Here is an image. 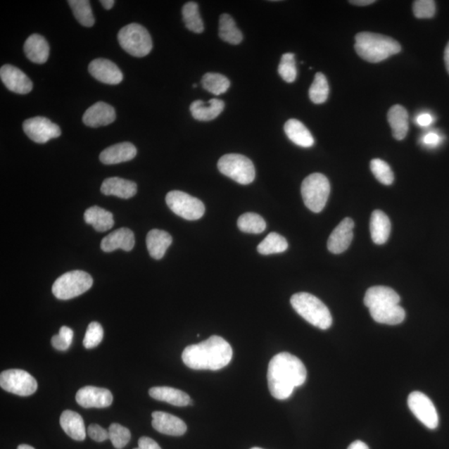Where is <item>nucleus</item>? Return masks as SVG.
<instances>
[{"mask_svg":"<svg viewBox=\"0 0 449 449\" xmlns=\"http://www.w3.org/2000/svg\"><path fill=\"white\" fill-rule=\"evenodd\" d=\"M307 377L305 366L296 356L279 353L270 361L267 380L270 393L277 400L291 397L295 388L304 384Z\"/></svg>","mask_w":449,"mask_h":449,"instance_id":"obj_1","label":"nucleus"},{"mask_svg":"<svg viewBox=\"0 0 449 449\" xmlns=\"http://www.w3.org/2000/svg\"><path fill=\"white\" fill-rule=\"evenodd\" d=\"M355 223L351 218L346 217L338 224L329 237L328 250L333 254H341L346 251L351 244L353 230Z\"/></svg>","mask_w":449,"mask_h":449,"instance_id":"obj_15","label":"nucleus"},{"mask_svg":"<svg viewBox=\"0 0 449 449\" xmlns=\"http://www.w3.org/2000/svg\"><path fill=\"white\" fill-rule=\"evenodd\" d=\"M25 55L31 62L42 64L48 61L49 45L43 36L33 34L25 41L24 46Z\"/></svg>","mask_w":449,"mask_h":449,"instance_id":"obj_25","label":"nucleus"},{"mask_svg":"<svg viewBox=\"0 0 449 449\" xmlns=\"http://www.w3.org/2000/svg\"><path fill=\"white\" fill-rule=\"evenodd\" d=\"M331 184L328 178L320 173H313L302 182L301 195L307 208L319 213L327 203Z\"/></svg>","mask_w":449,"mask_h":449,"instance_id":"obj_5","label":"nucleus"},{"mask_svg":"<svg viewBox=\"0 0 449 449\" xmlns=\"http://www.w3.org/2000/svg\"><path fill=\"white\" fill-rule=\"evenodd\" d=\"M100 3L102 4V6L105 9L109 11V9H111L113 7L115 1H113V0H102Z\"/></svg>","mask_w":449,"mask_h":449,"instance_id":"obj_52","label":"nucleus"},{"mask_svg":"<svg viewBox=\"0 0 449 449\" xmlns=\"http://www.w3.org/2000/svg\"><path fill=\"white\" fill-rule=\"evenodd\" d=\"M115 119V109L106 103L99 102L86 110L82 122L90 127H99L111 125Z\"/></svg>","mask_w":449,"mask_h":449,"instance_id":"obj_17","label":"nucleus"},{"mask_svg":"<svg viewBox=\"0 0 449 449\" xmlns=\"http://www.w3.org/2000/svg\"><path fill=\"white\" fill-rule=\"evenodd\" d=\"M149 396L154 400L174 406L184 407L191 404V398L186 393L171 387H153L149 389Z\"/></svg>","mask_w":449,"mask_h":449,"instance_id":"obj_28","label":"nucleus"},{"mask_svg":"<svg viewBox=\"0 0 449 449\" xmlns=\"http://www.w3.org/2000/svg\"><path fill=\"white\" fill-rule=\"evenodd\" d=\"M182 16L187 29L196 34L203 33L204 24L200 15L198 4L186 3L182 8Z\"/></svg>","mask_w":449,"mask_h":449,"instance_id":"obj_34","label":"nucleus"},{"mask_svg":"<svg viewBox=\"0 0 449 449\" xmlns=\"http://www.w3.org/2000/svg\"><path fill=\"white\" fill-rule=\"evenodd\" d=\"M217 167L223 175L241 185L253 182L255 169L248 158L240 154H227L220 158Z\"/></svg>","mask_w":449,"mask_h":449,"instance_id":"obj_8","label":"nucleus"},{"mask_svg":"<svg viewBox=\"0 0 449 449\" xmlns=\"http://www.w3.org/2000/svg\"><path fill=\"white\" fill-rule=\"evenodd\" d=\"M196 87H198V85L194 84V88H196Z\"/></svg>","mask_w":449,"mask_h":449,"instance_id":"obj_56","label":"nucleus"},{"mask_svg":"<svg viewBox=\"0 0 449 449\" xmlns=\"http://www.w3.org/2000/svg\"><path fill=\"white\" fill-rule=\"evenodd\" d=\"M73 338L72 329L63 327L57 336L52 338V346L59 351H65L70 347Z\"/></svg>","mask_w":449,"mask_h":449,"instance_id":"obj_44","label":"nucleus"},{"mask_svg":"<svg viewBox=\"0 0 449 449\" xmlns=\"http://www.w3.org/2000/svg\"><path fill=\"white\" fill-rule=\"evenodd\" d=\"M168 208L174 213L189 221H196L203 217L205 205L203 201L181 191H172L166 196Z\"/></svg>","mask_w":449,"mask_h":449,"instance_id":"obj_9","label":"nucleus"},{"mask_svg":"<svg viewBox=\"0 0 449 449\" xmlns=\"http://www.w3.org/2000/svg\"><path fill=\"white\" fill-rule=\"evenodd\" d=\"M224 108L222 100L213 99L208 103L201 100H196L190 106L192 117L198 121H212L221 114Z\"/></svg>","mask_w":449,"mask_h":449,"instance_id":"obj_23","label":"nucleus"},{"mask_svg":"<svg viewBox=\"0 0 449 449\" xmlns=\"http://www.w3.org/2000/svg\"><path fill=\"white\" fill-rule=\"evenodd\" d=\"M89 71L94 79L106 84H119L123 80L120 68L106 58L94 59L89 64Z\"/></svg>","mask_w":449,"mask_h":449,"instance_id":"obj_16","label":"nucleus"},{"mask_svg":"<svg viewBox=\"0 0 449 449\" xmlns=\"http://www.w3.org/2000/svg\"><path fill=\"white\" fill-rule=\"evenodd\" d=\"M391 232V222L387 215L380 210H375L371 215V238L377 245L386 243Z\"/></svg>","mask_w":449,"mask_h":449,"instance_id":"obj_24","label":"nucleus"},{"mask_svg":"<svg viewBox=\"0 0 449 449\" xmlns=\"http://www.w3.org/2000/svg\"><path fill=\"white\" fill-rule=\"evenodd\" d=\"M134 449H162L158 443L148 437H141L139 441V448Z\"/></svg>","mask_w":449,"mask_h":449,"instance_id":"obj_48","label":"nucleus"},{"mask_svg":"<svg viewBox=\"0 0 449 449\" xmlns=\"http://www.w3.org/2000/svg\"><path fill=\"white\" fill-rule=\"evenodd\" d=\"M201 84L205 90L214 95H221L230 88L231 82L226 76L216 72H208L203 77Z\"/></svg>","mask_w":449,"mask_h":449,"instance_id":"obj_36","label":"nucleus"},{"mask_svg":"<svg viewBox=\"0 0 449 449\" xmlns=\"http://www.w3.org/2000/svg\"><path fill=\"white\" fill-rule=\"evenodd\" d=\"M103 329L99 322L89 324L84 339V346L86 349L97 347L103 339Z\"/></svg>","mask_w":449,"mask_h":449,"instance_id":"obj_43","label":"nucleus"},{"mask_svg":"<svg viewBox=\"0 0 449 449\" xmlns=\"http://www.w3.org/2000/svg\"><path fill=\"white\" fill-rule=\"evenodd\" d=\"M93 283L94 279L89 274L82 270H72L55 281L52 291L58 300H70L88 291Z\"/></svg>","mask_w":449,"mask_h":449,"instance_id":"obj_7","label":"nucleus"},{"mask_svg":"<svg viewBox=\"0 0 449 449\" xmlns=\"http://www.w3.org/2000/svg\"><path fill=\"white\" fill-rule=\"evenodd\" d=\"M0 386L7 392L26 397L36 392L38 383L27 371L8 369L0 374Z\"/></svg>","mask_w":449,"mask_h":449,"instance_id":"obj_10","label":"nucleus"},{"mask_svg":"<svg viewBox=\"0 0 449 449\" xmlns=\"http://www.w3.org/2000/svg\"><path fill=\"white\" fill-rule=\"evenodd\" d=\"M284 129H285L288 139L301 148H310L315 144L314 137L308 128L297 119L288 120Z\"/></svg>","mask_w":449,"mask_h":449,"instance_id":"obj_31","label":"nucleus"},{"mask_svg":"<svg viewBox=\"0 0 449 449\" xmlns=\"http://www.w3.org/2000/svg\"><path fill=\"white\" fill-rule=\"evenodd\" d=\"M109 439L114 448H125L131 439L130 430L119 424H112L108 429Z\"/></svg>","mask_w":449,"mask_h":449,"instance_id":"obj_42","label":"nucleus"},{"mask_svg":"<svg viewBox=\"0 0 449 449\" xmlns=\"http://www.w3.org/2000/svg\"><path fill=\"white\" fill-rule=\"evenodd\" d=\"M355 49L369 63H379L401 51V46L391 37L362 32L355 36Z\"/></svg>","mask_w":449,"mask_h":449,"instance_id":"obj_3","label":"nucleus"},{"mask_svg":"<svg viewBox=\"0 0 449 449\" xmlns=\"http://www.w3.org/2000/svg\"><path fill=\"white\" fill-rule=\"evenodd\" d=\"M364 301L365 305L370 309L384 305H398L400 297L391 288L374 286L366 292Z\"/></svg>","mask_w":449,"mask_h":449,"instance_id":"obj_22","label":"nucleus"},{"mask_svg":"<svg viewBox=\"0 0 449 449\" xmlns=\"http://www.w3.org/2000/svg\"><path fill=\"white\" fill-rule=\"evenodd\" d=\"M23 129L29 139L37 144L48 143L61 135V127L44 117L27 119L23 123Z\"/></svg>","mask_w":449,"mask_h":449,"instance_id":"obj_12","label":"nucleus"},{"mask_svg":"<svg viewBox=\"0 0 449 449\" xmlns=\"http://www.w3.org/2000/svg\"><path fill=\"white\" fill-rule=\"evenodd\" d=\"M0 79L8 90L18 94H27L33 89V82L30 77L20 68L9 64L0 70Z\"/></svg>","mask_w":449,"mask_h":449,"instance_id":"obj_13","label":"nucleus"},{"mask_svg":"<svg viewBox=\"0 0 449 449\" xmlns=\"http://www.w3.org/2000/svg\"><path fill=\"white\" fill-rule=\"evenodd\" d=\"M61 425L68 436L77 441H84L86 429L82 416L75 411H63L61 417Z\"/></svg>","mask_w":449,"mask_h":449,"instance_id":"obj_26","label":"nucleus"},{"mask_svg":"<svg viewBox=\"0 0 449 449\" xmlns=\"http://www.w3.org/2000/svg\"><path fill=\"white\" fill-rule=\"evenodd\" d=\"M89 436L96 442H103L109 439V434L108 430L101 427L99 424H91L88 428Z\"/></svg>","mask_w":449,"mask_h":449,"instance_id":"obj_46","label":"nucleus"},{"mask_svg":"<svg viewBox=\"0 0 449 449\" xmlns=\"http://www.w3.org/2000/svg\"><path fill=\"white\" fill-rule=\"evenodd\" d=\"M444 61H445L446 68L449 73V42L446 46L445 51H444Z\"/></svg>","mask_w":449,"mask_h":449,"instance_id":"obj_53","label":"nucleus"},{"mask_svg":"<svg viewBox=\"0 0 449 449\" xmlns=\"http://www.w3.org/2000/svg\"><path fill=\"white\" fill-rule=\"evenodd\" d=\"M238 228L243 232L251 234L263 233L267 228L265 220L256 213H245L238 219Z\"/></svg>","mask_w":449,"mask_h":449,"instance_id":"obj_38","label":"nucleus"},{"mask_svg":"<svg viewBox=\"0 0 449 449\" xmlns=\"http://www.w3.org/2000/svg\"><path fill=\"white\" fill-rule=\"evenodd\" d=\"M118 39L123 50L132 56L145 57L152 51L153 41L148 31L135 23L123 27Z\"/></svg>","mask_w":449,"mask_h":449,"instance_id":"obj_6","label":"nucleus"},{"mask_svg":"<svg viewBox=\"0 0 449 449\" xmlns=\"http://www.w3.org/2000/svg\"><path fill=\"white\" fill-rule=\"evenodd\" d=\"M17 449H35L34 448L27 445V444H20Z\"/></svg>","mask_w":449,"mask_h":449,"instance_id":"obj_54","label":"nucleus"},{"mask_svg":"<svg viewBox=\"0 0 449 449\" xmlns=\"http://www.w3.org/2000/svg\"><path fill=\"white\" fill-rule=\"evenodd\" d=\"M388 121L396 140L405 139L409 131V114L401 105H395L388 113Z\"/></svg>","mask_w":449,"mask_h":449,"instance_id":"obj_30","label":"nucleus"},{"mask_svg":"<svg viewBox=\"0 0 449 449\" xmlns=\"http://www.w3.org/2000/svg\"><path fill=\"white\" fill-rule=\"evenodd\" d=\"M251 449H263V448H252Z\"/></svg>","mask_w":449,"mask_h":449,"instance_id":"obj_55","label":"nucleus"},{"mask_svg":"<svg viewBox=\"0 0 449 449\" xmlns=\"http://www.w3.org/2000/svg\"><path fill=\"white\" fill-rule=\"evenodd\" d=\"M146 247L153 259H162L169 246L172 245V237L165 231L153 229L146 236Z\"/></svg>","mask_w":449,"mask_h":449,"instance_id":"obj_29","label":"nucleus"},{"mask_svg":"<svg viewBox=\"0 0 449 449\" xmlns=\"http://www.w3.org/2000/svg\"><path fill=\"white\" fill-rule=\"evenodd\" d=\"M152 417L153 427L159 433L170 436H182L186 432V424L177 416L165 412L155 411Z\"/></svg>","mask_w":449,"mask_h":449,"instance_id":"obj_18","label":"nucleus"},{"mask_svg":"<svg viewBox=\"0 0 449 449\" xmlns=\"http://www.w3.org/2000/svg\"><path fill=\"white\" fill-rule=\"evenodd\" d=\"M371 317L379 324L396 325L405 319V310L400 305H388L369 309Z\"/></svg>","mask_w":449,"mask_h":449,"instance_id":"obj_27","label":"nucleus"},{"mask_svg":"<svg viewBox=\"0 0 449 449\" xmlns=\"http://www.w3.org/2000/svg\"><path fill=\"white\" fill-rule=\"evenodd\" d=\"M350 3L354 6H366L375 3V1L374 0H352Z\"/></svg>","mask_w":449,"mask_h":449,"instance_id":"obj_51","label":"nucleus"},{"mask_svg":"<svg viewBox=\"0 0 449 449\" xmlns=\"http://www.w3.org/2000/svg\"><path fill=\"white\" fill-rule=\"evenodd\" d=\"M134 245V232L128 228H120L103 238L101 242V249L105 252H112L117 249L130 251Z\"/></svg>","mask_w":449,"mask_h":449,"instance_id":"obj_19","label":"nucleus"},{"mask_svg":"<svg viewBox=\"0 0 449 449\" xmlns=\"http://www.w3.org/2000/svg\"><path fill=\"white\" fill-rule=\"evenodd\" d=\"M113 397L112 393L107 388L94 386H86L77 392L76 401L82 407H107L112 405Z\"/></svg>","mask_w":449,"mask_h":449,"instance_id":"obj_14","label":"nucleus"},{"mask_svg":"<svg viewBox=\"0 0 449 449\" xmlns=\"http://www.w3.org/2000/svg\"><path fill=\"white\" fill-rule=\"evenodd\" d=\"M423 144L429 148H435L441 144V137L437 132H430L423 137Z\"/></svg>","mask_w":449,"mask_h":449,"instance_id":"obj_47","label":"nucleus"},{"mask_svg":"<svg viewBox=\"0 0 449 449\" xmlns=\"http://www.w3.org/2000/svg\"><path fill=\"white\" fill-rule=\"evenodd\" d=\"M348 449H369L367 444L364 442L357 441L352 443Z\"/></svg>","mask_w":449,"mask_h":449,"instance_id":"obj_50","label":"nucleus"},{"mask_svg":"<svg viewBox=\"0 0 449 449\" xmlns=\"http://www.w3.org/2000/svg\"><path fill=\"white\" fill-rule=\"evenodd\" d=\"M232 348L223 338L213 336L207 341L187 346L182 352V361L192 369L219 370L230 363Z\"/></svg>","mask_w":449,"mask_h":449,"instance_id":"obj_2","label":"nucleus"},{"mask_svg":"<svg viewBox=\"0 0 449 449\" xmlns=\"http://www.w3.org/2000/svg\"><path fill=\"white\" fill-rule=\"evenodd\" d=\"M84 221L100 232L110 230L114 224L113 214L99 207H91L87 210Z\"/></svg>","mask_w":449,"mask_h":449,"instance_id":"obj_32","label":"nucleus"},{"mask_svg":"<svg viewBox=\"0 0 449 449\" xmlns=\"http://www.w3.org/2000/svg\"><path fill=\"white\" fill-rule=\"evenodd\" d=\"M136 146L130 143H121L109 146L99 156L103 164L113 165L131 161L136 157Z\"/></svg>","mask_w":449,"mask_h":449,"instance_id":"obj_20","label":"nucleus"},{"mask_svg":"<svg viewBox=\"0 0 449 449\" xmlns=\"http://www.w3.org/2000/svg\"><path fill=\"white\" fill-rule=\"evenodd\" d=\"M329 87L327 77L322 72L316 73L309 90L310 100L315 104L324 103L329 97Z\"/></svg>","mask_w":449,"mask_h":449,"instance_id":"obj_39","label":"nucleus"},{"mask_svg":"<svg viewBox=\"0 0 449 449\" xmlns=\"http://www.w3.org/2000/svg\"><path fill=\"white\" fill-rule=\"evenodd\" d=\"M417 125L420 127H429L432 125L434 122V118L432 115H430L429 113H423L420 114V115L417 118Z\"/></svg>","mask_w":449,"mask_h":449,"instance_id":"obj_49","label":"nucleus"},{"mask_svg":"<svg viewBox=\"0 0 449 449\" xmlns=\"http://www.w3.org/2000/svg\"><path fill=\"white\" fill-rule=\"evenodd\" d=\"M73 15L76 20L80 23L82 26L91 27L94 26L95 18L93 11H91L90 2L88 0H70L68 1Z\"/></svg>","mask_w":449,"mask_h":449,"instance_id":"obj_37","label":"nucleus"},{"mask_svg":"<svg viewBox=\"0 0 449 449\" xmlns=\"http://www.w3.org/2000/svg\"><path fill=\"white\" fill-rule=\"evenodd\" d=\"M278 72L284 81L295 82L297 77V68L295 54L287 53L282 55L281 63L279 64Z\"/></svg>","mask_w":449,"mask_h":449,"instance_id":"obj_40","label":"nucleus"},{"mask_svg":"<svg viewBox=\"0 0 449 449\" xmlns=\"http://www.w3.org/2000/svg\"><path fill=\"white\" fill-rule=\"evenodd\" d=\"M287 249L288 242L286 238L276 232L270 233L258 246L259 253L265 255L282 253Z\"/></svg>","mask_w":449,"mask_h":449,"instance_id":"obj_35","label":"nucleus"},{"mask_svg":"<svg viewBox=\"0 0 449 449\" xmlns=\"http://www.w3.org/2000/svg\"><path fill=\"white\" fill-rule=\"evenodd\" d=\"M219 36L224 42L234 45L241 44L243 39L242 33L236 27L235 20L227 13L220 17Z\"/></svg>","mask_w":449,"mask_h":449,"instance_id":"obj_33","label":"nucleus"},{"mask_svg":"<svg viewBox=\"0 0 449 449\" xmlns=\"http://www.w3.org/2000/svg\"><path fill=\"white\" fill-rule=\"evenodd\" d=\"M371 172L377 179L384 185H391L395 179L389 165L381 159L375 158L370 163Z\"/></svg>","mask_w":449,"mask_h":449,"instance_id":"obj_41","label":"nucleus"},{"mask_svg":"<svg viewBox=\"0 0 449 449\" xmlns=\"http://www.w3.org/2000/svg\"><path fill=\"white\" fill-rule=\"evenodd\" d=\"M291 303L302 318L320 329H328L333 320L328 307L322 301L309 293L301 292L293 295Z\"/></svg>","mask_w":449,"mask_h":449,"instance_id":"obj_4","label":"nucleus"},{"mask_svg":"<svg viewBox=\"0 0 449 449\" xmlns=\"http://www.w3.org/2000/svg\"><path fill=\"white\" fill-rule=\"evenodd\" d=\"M414 15L418 18H433L436 12V6L433 0H417L413 6Z\"/></svg>","mask_w":449,"mask_h":449,"instance_id":"obj_45","label":"nucleus"},{"mask_svg":"<svg viewBox=\"0 0 449 449\" xmlns=\"http://www.w3.org/2000/svg\"><path fill=\"white\" fill-rule=\"evenodd\" d=\"M101 191L106 196H115L119 198L129 199L135 196L137 186L135 182L120 177H110L104 180Z\"/></svg>","mask_w":449,"mask_h":449,"instance_id":"obj_21","label":"nucleus"},{"mask_svg":"<svg viewBox=\"0 0 449 449\" xmlns=\"http://www.w3.org/2000/svg\"><path fill=\"white\" fill-rule=\"evenodd\" d=\"M407 405L412 413L426 427L429 429L438 428L439 419L436 407L424 393L419 391L411 393L407 398Z\"/></svg>","mask_w":449,"mask_h":449,"instance_id":"obj_11","label":"nucleus"}]
</instances>
